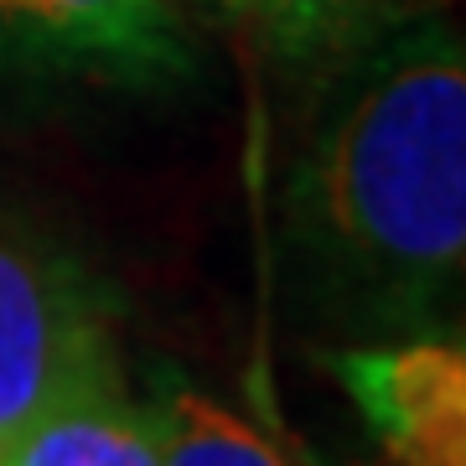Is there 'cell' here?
<instances>
[{"instance_id": "ba28073f", "label": "cell", "mask_w": 466, "mask_h": 466, "mask_svg": "<svg viewBox=\"0 0 466 466\" xmlns=\"http://www.w3.org/2000/svg\"><path fill=\"white\" fill-rule=\"evenodd\" d=\"M0 451H5V446H0Z\"/></svg>"}, {"instance_id": "5b68a950", "label": "cell", "mask_w": 466, "mask_h": 466, "mask_svg": "<svg viewBox=\"0 0 466 466\" xmlns=\"http://www.w3.org/2000/svg\"><path fill=\"white\" fill-rule=\"evenodd\" d=\"M0 466H161L150 441L146 410L125 389V373L104 383H88L78 394L47 404L36 420H26L5 451Z\"/></svg>"}, {"instance_id": "8992f818", "label": "cell", "mask_w": 466, "mask_h": 466, "mask_svg": "<svg viewBox=\"0 0 466 466\" xmlns=\"http://www.w3.org/2000/svg\"><path fill=\"white\" fill-rule=\"evenodd\" d=\"M161 466H290L265 431L182 373H150L140 400Z\"/></svg>"}, {"instance_id": "3957f363", "label": "cell", "mask_w": 466, "mask_h": 466, "mask_svg": "<svg viewBox=\"0 0 466 466\" xmlns=\"http://www.w3.org/2000/svg\"><path fill=\"white\" fill-rule=\"evenodd\" d=\"M0 63L146 94L202 73L171 0H0Z\"/></svg>"}, {"instance_id": "52a82bcc", "label": "cell", "mask_w": 466, "mask_h": 466, "mask_svg": "<svg viewBox=\"0 0 466 466\" xmlns=\"http://www.w3.org/2000/svg\"><path fill=\"white\" fill-rule=\"evenodd\" d=\"M202 5L290 63L332 57L368 26V0H202Z\"/></svg>"}, {"instance_id": "6da1fadb", "label": "cell", "mask_w": 466, "mask_h": 466, "mask_svg": "<svg viewBox=\"0 0 466 466\" xmlns=\"http://www.w3.org/2000/svg\"><path fill=\"white\" fill-rule=\"evenodd\" d=\"M285 177L300 306L348 342L456 332L466 275V52L446 16L363 26Z\"/></svg>"}, {"instance_id": "277c9868", "label": "cell", "mask_w": 466, "mask_h": 466, "mask_svg": "<svg viewBox=\"0 0 466 466\" xmlns=\"http://www.w3.org/2000/svg\"><path fill=\"white\" fill-rule=\"evenodd\" d=\"M389 466H466V348L456 332L321 352Z\"/></svg>"}, {"instance_id": "7a4b0ae2", "label": "cell", "mask_w": 466, "mask_h": 466, "mask_svg": "<svg viewBox=\"0 0 466 466\" xmlns=\"http://www.w3.org/2000/svg\"><path fill=\"white\" fill-rule=\"evenodd\" d=\"M104 379H119L109 290L73 254L0 223V446Z\"/></svg>"}]
</instances>
